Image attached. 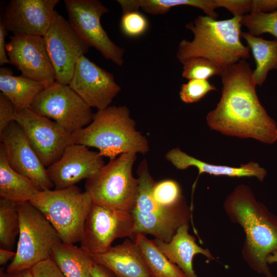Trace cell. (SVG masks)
Wrapping results in <instances>:
<instances>
[{"label":"cell","instance_id":"1","mask_svg":"<svg viewBox=\"0 0 277 277\" xmlns=\"http://www.w3.org/2000/svg\"><path fill=\"white\" fill-rule=\"evenodd\" d=\"M220 76L221 97L207 115L209 127L228 136L275 143L276 124L258 99L249 64L241 60L223 69Z\"/></svg>","mask_w":277,"mask_h":277},{"label":"cell","instance_id":"2","mask_svg":"<svg viewBox=\"0 0 277 277\" xmlns=\"http://www.w3.org/2000/svg\"><path fill=\"white\" fill-rule=\"evenodd\" d=\"M224 206L231 221L240 225L245 232L244 259L254 271L274 277L267 258L277 251V216L257 201L250 188L243 184L227 197Z\"/></svg>","mask_w":277,"mask_h":277},{"label":"cell","instance_id":"3","mask_svg":"<svg viewBox=\"0 0 277 277\" xmlns=\"http://www.w3.org/2000/svg\"><path fill=\"white\" fill-rule=\"evenodd\" d=\"M242 17L217 21L199 15L185 27L193 34L191 41L183 39L176 56L182 63L193 57L206 58L223 70L250 57V48L241 42Z\"/></svg>","mask_w":277,"mask_h":277},{"label":"cell","instance_id":"4","mask_svg":"<svg viewBox=\"0 0 277 277\" xmlns=\"http://www.w3.org/2000/svg\"><path fill=\"white\" fill-rule=\"evenodd\" d=\"M70 143L95 148L110 160L124 153L145 154L149 151L147 138L137 130L126 106L97 110L90 124L71 134Z\"/></svg>","mask_w":277,"mask_h":277},{"label":"cell","instance_id":"5","mask_svg":"<svg viewBox=\"0 0 277 277\" xmlns=\"http://www.w3.org/2000/svg\"><path fill=\"white\" fill-rule=\"evenodd\" d=\"M30 203L46 217L62 242H80L93 204L88 192L76 185L60 190L40 191Z\"/></svg>","mask_w":277,"mask_h":277},{"label":"cell","instance_id":"6","mask_svg":"<svg viewBox=\"0 0 277 277\" xmlns=\"http://www.w3.org/2000/svg\"><path fill=\"white\" fill-rule=\"evenodd\" d=\"M136 158L135 153L121 154L86 180L85 191L93 203L114 210H133L138 187V179L132 174Z\"/></svg>","mask_w":277,"mask_h":277},{"label":"cell","instance_id":"7","mask_svg":"<svg viewBox=\"0 0 277 277\" xmlns=\"http://www.w3.org/2000/svg\"><path fill=\"white\" fill-rule=\"evenodd\" d=\"M19 232L16 254L8 266L10 272L31 269L50 258L52 248L61 240L53 226L30 202L17 205Z\"/></svg>","mask_w":277,"mask_h":277},{"label":"cell","instance_id":"8","mask_svg":"<svg viewBox=\"0 0 277 277\" xmlns=\"http://www.w3.org/2000/svg\"><path fill=\"white\" fill-rule=\"evenodd\" d=\"M30 108L53 119L71 134L90 124L94 115L91 107L69 85L56 82L38 93Z\"/></svg>","mask_w":277,"mask_h":277},{"label":"cell","instance_id":"9","mask_svg":"<svg viewBox=\"0 0 277 277\" xmlns=\"http://www.w3.org/2000/svg\"><path fill=\"white\" fill-rule=\"evenodd\" d=\"M68 21L89 47H93L103 56L117 66L124 64L125 49L116 45L103 29L101 17L109 9L98 0H64Z\"/></svg>","mask_w":277,"mask_h":277},{"label":"cell","instance_id":"10","mask_svg":"<svg viewBox=\"0 0 277 277\" xmlns=\"http://www.w3.org/2000/svg\"><path fill=\"white\" fill-rule=\"evenodd\" d=\"M134 227L131 212L93 203L84 224L80 248L90 256L103 253L115 239L134 236Z\"/></svg>","mask_w":277,"mask_h":277},{"label":"cell","instance_id":"11","mask_svg":"<svg viewBox=\"0 0 277 277\" xmlns=\"http://www.w3.org/2000/svg\"><path fill=\"white\" fill-rule=\"evenodd\" d=\"M44 38L54 70L55 82L68 85L76 63L88 52L89 47L69 22L55 10Z\"/></svg>","mask_w":277,"mask_h":277},{"label":"cell","instance_id":"12","mask_svg":"<svg viewBox=\"0 0 277 277\" xmlns=\"http://www.w3.org/2000/svg\"><path fill=\"white\" fill-rule=\"evenodd\" d=\"M15 122L45 167L60 159L71 144V134L56 122L38 115L30 108L16 110Z\"/></svg>","mask_w":277,"mask_h":277},{"label":"cell","instance_id":"13","mask_svg":"<svg viewBox=\"0 0 277 277\" xmlns=\"http://www.w3.org/2000/svg\"><path fill=\"white\" fill-rule=\"evenodd\" d=\"M68 85L90 107L97 110L110 106L121 90L111 73L91 61L85 55L76 63Z\"/></svg>","mask_w":277,"mask_h":277},{"label":"cell","instance_id":"14","mask_svg":"<svg viewBox=\"0 0 277 277\" xmlns=\"http://www.w3.org/2000/svg\"><path fill=\"white\" fill-rule=\"evenodd\" d=\"M6 49L11 64L22 76L47 86L55 82L54 70L44 37L20 35L10 37Z\"/></svg>","mask_w":277,"mask_h":277},{"label":"cell","instance_id":"15","mask_svg":"<svg viewBox=\"0 0 277 277\" xmlns=\"http://www.w3.org/2000/svg\"><path fill=\"white\" fill-rule=\"evenodd\" d=\"M0 140L9 163L15 171L32 181L40 191L51 190L54 187L47 168L16 122L0 134Z\"/></svg>","mask_w":277,"mask_h":277},{"label":"cell","instance_id":"16","mask_svg":"<svg viewBox=\"0 0 277 277\" xmlns=\"http://www.w3.org/2000/svg\"><path fill=\"white\" fill-rule=\"evenodd\" d=\"M98 151L81 144L68 145L56 162L47 168L55 190L67 188L95 175L105 164Z\"/></svg>","mask_w":277,"mask_h":277},{"label":"cell","instance_id":"17","mask_svg":"<svg viewBox=\"0 0 277 277\" xmlns=\"http://www.w3.org/2000/svg\"><path fill=\"white\" fill-rule=\"evenodd\" d=\"M59 0H11L3 18L5 28L13 35L44 37L53 20Z\"/></svg>","mask_w":277,"mask_h":277},{"label":"cell","instance_id":"18","mask_svg":"<svg viewBox=\"0 0 277 277\" xmlns=\"http://www.w3.org/2000/svg\"><path fill=\"white\" fill-rule=\"evenodd\" d=\"M90 256L94 262L111 271L115 277H152L139 247L128 239Z\"/></svg>","mask_w":277,"mask_h":277},{"label":"cell","instance_id":"19","mask_svg":"<svg viewBox=\"0 0 277 277\" xmlns=\"http://www.w3.org/2000/svg\"><path fill=\"white\" fill-rule=\"evenodd\" d=\"M189 224L181 226L169 242L159 239L152 242L168 260L177 265L186 277H197L193 268V259L195 255L202 254L208 259H212L210 251L199 246L195 238L188 232Z\"/></svg>","mask_w":277,"mask_h":277},{"label":"cell","instance_id":"20","mask_svg":"<svg viewBox=\"0 0 277 277\" xmlns=\"http://www.w3.org/2000/svg\"><path fill=\"white\" fill-rule=\"evenodd\" d=\"M165 158L177 169L185 170L191 166L196 167L199 171L196 182L203 173L215 176L233 177H255L261 182L264 180L267 173L266 170L256 163L250 162L246 164H242L239 167L210 164L187 154L179 147L168 151L165 154Z\"/></svg>","mask_w":277,"mask_h":277},{"label":"cell","instance_id":"21","mask_svg":"<svg viewBox=\"0 0 277 277\" xmlns=\"http://www.w3.org/2000/svg\"><path fill=\"white\" fill-rule=\"evenodd\" d=\"M137 174L138 187L133 210L160 217L182 219L188 222L190 221L191 209L186 203L175 208H165L155 202L151 192L155 181L149 172L146 159H143L140 163Z\"/></svg>","mask_w":277,"mask_h":277},{"label":"cell","instance_id":"22","mask_svg":"<svg viewBox=\"0 0 277 277\" xmlns=\"http://www.w3.org/2000/svg\"><path fill=\"white\" fill-rule=\"evenodd\" d=\"M40 190L34 183L10 165L5 148L0 144V196L17 205L30 202Z\"/></svg>","mask_w":277,"mask_h":277},{"label":"cell","instance_id":"23","mask_svg":"<svg viewBox=\"0 0 277 277\" xmlns=\"http://www.w3.org/2000/svg\"><path fill=\"white\" fill-rule=\"evenodd\" d=\"M47 86L22 75L14 76L10 68H0V90L16 110L31 108L36 96Z\"/></svg>","mask_w":277,"mask_h":277},{"label":"cell","instance_id":"24","mask_svg":"<svg viewBox=\"0 0 277 277\" xmlns=\"http://www.w3.org/2000/svg\"><path fill=\"white\" fill-rule=\"evenodd\" d=\"M50 258L66 277H92L93 260L73 244L57 243L52 248Z\"/></svg>","mask_w":277,"mask_h":277},{"label":"cell","instance_id":"25","mask_svg":"<svg viewBox=\"0 0 277 277\" xmlns=\"http://www.w3.org/2000/svg\"><path fill=\"white\" fill-rule=\"evenodd\" d=\"M122 12L142 9L146 13L153 15H164L174 7L189 6L203 10L207 16L216 19L217 8L214 0H117Z\"/></svg>","mask_w":277,"mask_h":277},{"label":"cell","instance_id":"26","mask_svg":"<svg viewBox=\"0 0 277 277\" xmlns=\"http://www.w3.org/2000/svg\"><path fill=\"white\" fill-rule=\"evenodd\" d=\"M241 36L247 42L256 62L252 76L256 85L262 86L268 72L277 68V41L267 40L242 32Z\"/></svg>","mask_w":277,"mask_h":277},{"label":"cell","instance_id":"27","mask_svg":"<svg viewBox=\"0 0 277 277\" xmlns=\"http://www.w3.org/2000/svg\"><path fill=\"white\" fill-rule=\"evenodd\" d=\"M152 277H186L180 268L170 262L152 240L143 234L134 236Z\"/></svg>","mask_w":277,"mask_h":277},{"label":"cell","instance_id":"28","mask_svg":"<svg viewBox=\"0 0 277 277\" xmlns=\"http://www.w3.org/2000/svg\"><path fill=\"white\" fill-rule=\"evenodd\" d=\"M19 232L17 205L5 199H0V247L11 250Z\"/></svg>","mask_w":277,"mask_h":277},{"label":"cell","instance_id":"29","mask_svg":"<svg viewBox=\"0 0 277 277\" xmlns=\"http://www.w3.org/2000/svg\"><path fill=\"white\" fill-rule=\"evenodd\" d=\"M152 196L155 202L165 208H173L186 203L179 184L171 179L155 182Z\"/></svg>","mask_w":277,"mask_h":277},{"label":"cell","instance_id":"30","mask_svg":"<svg viewBox=\"0 0 277 277\" xmlns=\"http://www.w3.org/2000/svg\"><path fill=\"white\" fill-rule=\"evenodd\" d=\"M241 24L253 36L269 33L277 41V10L269 13L252 12L242 17Z\"/></svg>","mask_w":277,"mask_h":277},{"label":"cell","instance_id":"31","mask_svg":"<svg viewBox=\"0 0 277 277\" xmlns=\"http://www.w3.org/2000/svg\"><path fill=\"white\" fill-rule=\"evenodd\" d=\"M183 77L188 80H205L216 75H221L223 71L211 61L203 57H193L182 63Z\"/></svg>","mask_w":277,"mask_h":277},{"label":"cell","instance_id":"32","mask_svg":"<svg viewBox=\"0 0 277 277\" xmlns=\"http://www.w3.org/2000/svg\"><path fill=\"white\" fill-rule=\"evenodd\" d=\"M149 26L147 18L138 10L123 13L120 28L122 32L127 37L135 38L143 35Z\"/></svg>","mask_w":277,"mask_h":277},{"label":"cell","instance_id":"33","mask_svg":"<svg viewBox=\"0 0 277 277\" xmlns=\"http://www.w3.org/2000/svg\"><path fill=\"white\" fill-rule=\"evenodd\" d=\"M212 90L216 88L208 80L193 79L181 85L179 95L183 102L191 104L199 102Z\"/></svg>","mask_w":277,"mask_h":277},{"label":"cell","instance_id":"34","mask_svg":"<svg viewBox=\"0 0 277 277\" xmlns=\"http://www.w3.org/2000/svg\"><path fill=\"white\" fill-rule=\"evenodd\" d=\"M217 7H223L234 16L242 17L251 13L252 0H214Z\"/></svg>","mask_w":277,"mask_h":277},{"label":"cell","instance_id":"35","mask_svg":"<svg viewBox=\"0 0 277 277\" xmlns=\"http://www.w3.org/2000/svg\"><path fill=\"white\" fill-rule=\"evenodd\" d=\"M16 110L11 102L0 93V134L13 122H15Z\"/></svg>","mask_w":277,"mask_h":277},{"label":"cell","instance_id":"36","mask_svg":"<svg viewBox=\"0 0 277 277\" xmlns=\"http://www.w3.org/2000/svg\"><path fill=\"white\" fill-rule=\"evenodd\" d=\"M31 270L33 277H66L51 258L39 262Z\"/></svg>","mask_w":277,"mask_h":277},{"label":"cell","instance_id":"37","mask_svg":"<svg viewBox=\"0 0 277 277\" xmlns=\"http://www.w3.org/2000/svg\"><path fill=\"white\" fill-rule=\"evenodd\" d=\"M276 10L277 0H252L251 13H269Z\"/></svg>","mask_w":277,"mask_h":277},{"label":"cell","instance_id":"38","mask_svg":"<svg viewBox=\"0 0 277 277\" xmlns=\"http://www.w3.org/2000/svg\"><path fill=\"white\" fill-rule=\"evenodd\" d=\"M8 31L5 28L2 22L0 21V65L10 64L7 57L5 42V37L7 35Z\"/></svg>","mask_w":277,"mask_h":277},{"label":"cell","instance_id":"39","mask_svg":"<svg viewBox=\"0 0 277 277\" xmlns=\"http://www.w3.org/2000/svg\"><path fill=\"white\" fill-rule=\"evenodd\" d=\"M91 275L92 277H115L111 271L94 262L91 269Z\"/></svg>","mask_w":277,"mask_h":277},{"label":"cell","instance_id":"40","mask_svg":"<svg viewBox=\"0 0 277 277\" xmlns=\"http://www.w3.org/2000/svg\"><path fill=\"white\" fill-rule=\"evenodd\" d=\"M0 277H33L31 269H24L13 272H7L3 268L0 270Z\"/></svg>","mask_w":277,"mask_h":277},{"label":"cell","instance_id":"41","mask_svg":"<svg viewBox=\"0 0 277 277\" xmlns=\"http://www.w3.org/2000/svg\"><path fill=\"white\" fill-rule=\"evenodd\" d=\"M16 254V252L11 250L0 249V265H4L9 261L13 259Z\"/></svg>","mask_w":277,"mask_h":277},{"label":"cell","instance_id":"42","mask_svg":"<svg viewBox=\"0 0 277 277\" xmlns=\"http://www.w3.org/2000/svg\"><path fill=\"white\" fill-rule=\"evenodd\" d=\"M267 263L268 264L272 263L277 264V251L273 252L268 256Z\"/></svg>","mask_w":277,"mask_h":277}]
</instances>
